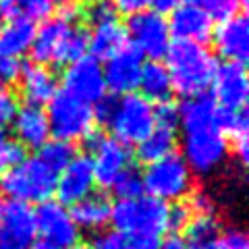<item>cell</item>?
I'll list each match as a JSON object with an SVG mask.
<instances>
[{
	"instance_id": "obj_39",
	"label": "cell",
	"mask_w": 249,
	"mask_h": 249,
	"mask_svg": "<svg viewBox=\"0 0 249 249\" xmlns=\"http://www.w3.org/2000/svg\"><path fill=\"white\" fill-rule=\"evenodd\" d=\"M108 2L116 15H124V17H133L150 9V0H108Z\"/></svg>"
},
{
	"instance_id": "obj_44",
	"label": "cell",
	"mask_w": 249,
	"mask_h": 249,
	"mask_svg": "<svg viewBox=\"0 0 249 249\" xmlns=\"http://www.w3.org/2000/svg\"><path fill=\"white\" fill-rule=\"evenodd\" d=\"M54 2H58L60 6H71V4H77L79 0H52V4H54Z\"/></svg>"
},
{
	"instance_id": "obj_28",
	"label": "cell",
	"mask_w": 249,
	"mask_h": 249,
	"mask_svg": "<svg viewBox=\"0 0 249 249\" xmlns=\"http://www.w3.org/2000/svg\"><path fill=\"white\" fill-rule=\"evenodd\" d=\"M52 0H0V15L9 19L42 21L52 15Z\"/></svg>"
},
{
	"instance_id": "obj_12",
	"label": "cell",
	"mask_w": 249,
	"mask_h": 249,
	"mask_svg": "<svg viewBox=\"0 0 249 249\" xmlns=\"http://www.w3.org/2000/svg\"><path fill=\"white\" fill-rule=\"evenodd\" d=\"M36 239V210L21 201H0V249H31Z\"/></svg>"
},
{
	"instance_id": "obj_38",
	"label": "cell",
	"mask_w": 249,
	"mask_h": 249,
	"mask_svg": "<svg viewBox=\"0 0 249 249\" xmlns=\"http://www.w3.org/2000/svg\"><path fill=\"white\" fill-rule=\"evenodd\" d=\"M218 249H249V239L245 235V231L227 229L224 232H220Z\"/></svg>"
},
{
	"instance_id": "obj_21",
	"label": "cell",
	"mask_w": 249,
	"mask_h": 249,
	"mask_svg": "<svg viewBox=\"0 0 249 249\" xmlns=\"http://www.w3.org/2000/svg\"><path fill=\"white\" fill-rule=\"evenodd\" d=\"M88 34V52L93 58H108L127 44V31L121 25L119 17L91 23Z\"/></svg>"
},
{
	"instance_id": "obj_30",
	"label": "cell",
	"mask_w": 249,
	"mask_h": 249,
	"mask_svg": "<svg viewBox=\"0 0 249 249\" xmlns=\"http://www.w3.org/2000/svg\"><path fill=\"white\" fill-rule=\"evenodd\" d=\"M187 2L199 6L201 11H206L212 21H224L229 17H235L241 13L247 0H187Z\"/></svg>"
},
{
	"instance_id": "obj_18",
	"label": "cell",
	"mask_w": 249,
	"mask_h": 249,
	"mask_svg": "<svg viewBox=\"0 0 249 249\" xmlns=\"http://www.w3.org/2000/svg\"><path fill=\"white\" fill-rule=\"evenodd\" d=\"M168 29H170V36H175L181 42L204 44L206 40L212 37L214 21L199 6L191 2H181L170 11Z\"/></svg>"
},
{
	"instance_id": "obj_23",
	"label": "cell",
	"mask_w": 249,
	"mask_h": 249,
	"mask_svg": "<svg viewBox=\"0 0 249 249\" xmlns=\"http://www.w3.org/2000/svg\"><path fill=\"white\" fill-rule=\"evenodd\" d=\"M36 37V23L29 19H9L0 25V56L21 58Z\"/></svg>"
},
{
	"instance_id": "obj_13",
	"label": "cell",
	"mask_w": 249,
	"mask_h": 249,
	"mask_svg": "<svg viewBox=\"0 0 249 249\" xmlns=\"http://www.w3.org/2000/svg\"><path fill=\"white\" fill-rule=\"evenodd\" d=\"M62 85H65L62 91L71 93L73 98L89 106L104 100L108 91L104 81V69L100 60L93 56H83L71 62L62 73Z\"/></svg>"
},
{
	"instance_id": "obj_9",
	"label": "cell",
	"mask_w": 249,
	"mask_h": 249,
	"mask_svg": "<svg viewBox=\"0 0 249 249\" xmlns=\"http://www.w3.org/2000/svg\"><path fill=\"white\" fill-rule=\"evenodd\" d=\"M131 46L150 60H158L166 54L170 48V29H168V19L166 15H162L154 9H147L143 13H137L133 17H129L127 27Z\"/></svg>"
},
{
	"instance_id": "obj_20",
	"label": "cell",
	"mask_w": 249,
	"mask_h": 249,
	"mask_svg": "<svg viewBox=\"0 0 249 249\" xmlns=\"http://www.w3.org/2000/svg\"><path fill=\"white\" fill-rule=\"evenodd\" d=\"M19 89L25 102L31 106L48 104L58 91V79L50 67L44 65H25L19 77Z\"/></svg>"
},
{
	"instance_id": "obj_1",
	"label": "cell",
	"mask_w": 249,
	"mask_h": 249,
	"mask_svg": "<svg viewBox=\"0 0 249 249\" xmlns=\"http://www.w3.org/2000/svg\"><path fill=\"white\" fill-rule=\"evenodd\" d=\"M178 127L183 129L181 156L191 173L212 175L229 156V142L218 127V106L212 98H187L178 106Z\"/></svg>"
},
{
	"instance_id": "obj_27",
	"label": "cell",
	"mask_w": 249,
	"mask_h": 249,
	"mask_svg": "<svg viewBox=\"0 0 249 249\" xmlns=\"http://www.w3.org/2000/svg\"><path fill=\"white\" fill-rule=\"evenodd\" d=\"M183 239L189 249H218L220 241V222L214 214L193 216L183 229Z\"/></svg>"
},
{
	"instance_id": "obj_26",
	"label": "cell",
	"mask_w": 249,
	"mask_h": 249,
	"mask_svg": "<svg viewBox=\"0 0 249 249\" xmlns=\"http://www.w3.org/2000/svg\"><path fill=\"white\" fill-rule=\"evenodd\" d=\"M175 147H177V129L156 124L150 133L135 145V156L143 164H150V162H156L168 154H173Z\"/></svg>"
},
{
	"instance_id": "obj_35",
	"label": "cell",
	"mask_w": 249,
	"mask_h": 249,
	"mask_svg": "<svg viewBox=\"0 0 249 249\" xmlns=\"http://www.w3.org/2000/svg\"><path fill=\"white\" fill-rule=\"evenodd\" d=\"M23 62L21 58H13V56H0V85H11L19 83V77L23 73Z\"/></svg>"
},
{
	"instance_id": "obj_10",
	"label": "cell",
	"mask_w": 249,
	"mask_h": 249,
	"mask_svg": "<svg viewBox=\"0 0 249 249\" xmlns=\"http://www.w3.org/2000/svg\"><path fill=\"white\" fill-rule=\"evenodd\" d=\"M85 145H88V152H89L88 158L91 162L96 185L112 187L116 178L131 166L129 147L123 145L121 142H116L112 135L93 131V133L85 139Z\"/></svg>"
},
{
	"instance_id": "obj_15",
	"label": "cell",
	"mask_w": 249,
	"mask_h": 249,
	"mask_svg": "<svg viewBox=\"0 0 249 249\" xmlns=\"http://www.w3.org/2000/svg\"><path fill=\"white\" fill-rule=\"evenodd\" d=\"M142 67L143 56L131 44H124L121 50H116L112 56L106 58V65H102L106 89L112 91L114 96L133 93L139 85Z\"/></svg>"
},
{
	"instance_id": "obj_33",
	"label": "cell",
	"mask_w": 249,
	"mask_h": 249,
	"mask_svg": "<svg viewBox=\"0 0 249 249\" xmlns=\"http://www.w3.org/2000/svg\"><path fill=\"white\" fill-rule=\"evenodd\" d=\"M19 108L21 106H19L17 93L11 88H6V85H0V131L13 123Z\"/></svg>"
},
{
	"instance_id": "obj_16",
	"label": "cell",
	"mask_w": 249,
	"mask_h": 249,
	"mask_svg": "<svg viewBox=\"0 0 249 249\" xmlns=\"http://www.w3.org/2000/svg\"><path fill=\"white\" fill-rule=\"evenodd\" d=\"M214 50L224 62L245 65L249 58V23L243 13L220 21L212 31Z\"/></svg>"
},
{
	"instance_id": "obj_25",
	"label": "cell",
	"mask_w": 249,
	"mask_h": 249,
	"mask_svg": "<svg viewBox=\"0 0 249 249\" xmlns=\"http://www.w3.org/2000/svg\"><path fill=\"white\" fill-rule=\"evenodd\" d=\"M137 88L142 89V96L150 100L152 104L154 102H158V104L168 102L170 93H173V83H170L164 62H160V60L143 62Z\"/></svg>"
},
{
	"instance_id": "obj_45",
	"label": "cell",
	"mask_w": 249,
	"mask_h": 249,
	"mask_svg": "<svg viewBox=\"0 0 249 249\" xmlns=\"http://www.w3.org/2000/svg\"><path fill=\"white\" fill-rule=\"evenodd\" d=\"M31 249H54V247H50V245H46V243H42V241H40V243H36L34 247H31Z\"/></svg>"
},
{
	"instance_id": "obj_7",
	"label": "cell",
	"mask_w": 249,
	"mask_h": 249,
	"mask_svg": "<svg viewBox=\"0 0 249 249\" xmlns=\"http://www.w3.org/2000/svg\"><path fill=\"white\" fill-rule=\"evenodd\" d=\"M143 191L150 197H156L164 204L181 201L191 193L193 187V173L187 166L181 154H168L164 158L145 164L142 173Z\"/></svg>"
},
{
	"instance_id": "obj_32",
	"label": "cell",
	"mask_w": 249,
	"mask_h": 249,
	"mask_svg": "<svg viewBox=\"0 0 249 249\" xmlns=\"http://www.w3.org/2000/svg\"><path fill=\"white\" fill-rule=\"evenodd\" d=\"M23 158H25V150L17 142L6 137L4 131H0V178L6 173V168L17 164Z\"/></svg>"
},
{
	"instance_id": "obj_29",
	"label": "cell",
	"mask_w": 249,
	"mask_h": 249,
	"mask_svg": "<svg viewBox=\"0 0 249 249\" xmlns=\"http://www.w3.org/2000/svg\"><path fill=\"white\" fill-rule=\"evenodd\" d=\"M75 156H77V154H75L73 143L62 142V139H48V142H46V143L40 147V158H42L56 175L75 158Z\"/></svg>"
},
{
	"instance_id": "obj_43",
	"label": "cell",
	"mask_w": 249,
	"mask_h": 249,
	"mask_svg": "<svg viewBox=\"0 0 249 249\" xmlns=\"http://www.w3.org/2000/svg\"><path fill=\"white\" fill-rule=\"evenodd\" d=\"M183 0H150V6H154V11H158V13H170L175 9V6H178Z\"/></svg>"
},
{
	"instance_id": "obj_4",
	"label": "cell",
	"mask_w": 249,
	"mask_h": 249,
	"mask_svg": "<svg viewBox=\"0 0 249 249\" xmlns=\"http://www.w3.org/2000/svg\"><path fill=\"white\" fill-rule=\"evenodd\" d=\"M168 212L170 206L164 201L150 196H139L112 204L110 222L116 232L129 239L160 241V237L168 232Z\"/></svg>"
},
{
	"instance_id": "obj_31",
	"label": "cell",
	"mask_w": 249,
	"mask_h": 249,
	"mask_svg": "<svg viewBox=\"0 0 249 249\" xmlns=\"http://www.w3.org/2000/svg\"><path fill=\"white\" fill-rule=\"evenodd\" d=\"M110 189L114 191V196L119 199H133L143 196V183H142V173L135 170L133 166H129L124 173L112 183Z\"/></svg>"
},
{
	"instance_id": "obj_11",
	"label": "cell",
	"mask_w": 249,
	"mask_h": 249,
	"mask_svg": "<svg viewBox=\"0 0 249 249\" xmlns=\"http://www.w3.org/2000/svg\"><path fill=\"white\" fill-rule=\"evenodd\" d=\"M36 229L42 243L54 249H71L79 243L81 231L71 216V210L56 199H48L36 210Z\"/></svg>"
},
{
	"instance_id": "obj_17",
	"label": "cell",
	"mask_w": 249,
	"mask_h": 249,
	"mask_svg": "<svg viewBox=\"0 0 249 249\" xmlns=\"http://www.w3.org/2000/svg\"><path fill=\"white\" fill-rule=\"evenodd\" d=\"M93 187H96V177H93L89 158L88 156H75L56 175L54 196L58 197L56 201H60L62 206H75L77 201L93 193Z\"/></svg>"
},
{
	"instance_id": "obj_24",
	"label": "cell",
	"mask_w": 249,
	"mask_h": 249,
	"mask_svg": "<svg viewBox=\"0 0 249 249\" xmlns=\"http://www.w3.org/2000/svg\"><path fill=\"white\" fill-rule=\"evenodd\" d=\"M218 127H220L222 135L227 137L229 145H232V154L247 164L249 158V143H247V133L249 124L245 110H220L218 108Z\"/></svg>"
},
{
	"instance_id": "obj_42",
	"label": "cell",
	"mask_w": 249,
	"mask_h": 249,
	"mask_svg": "<svg viewBox=\"0 0 249 249\" xmlns=\"http://www.w3.org/2000/svg\"><path fill=\"white\" fill-rule=\"evenodd\" d=\"M158 247V241L154 239H129L127 237V245L124 249H156Z\"/></svg>"
},
{
	"instance_id": "obj_5",
	"label": "cell",
	"mask_w": 249,
	"mask_h": 249,
	"mask_svg": "<svg viewBox=\"0 0 249 249\" xmlns=\"http://www.w3.org/2000/svg\"><path fill=\"white\" fill-rule=\"evenodd\" d=\"M56 187V173L46 164L40 156L23 158L6 168L0 178V189L11 201L21 204H44L52 199Z\"/></svg>"
},
{
	"instance_id": "obj_6",
	"label": "cell",
	"mask_w": 249,
	"mask_h": 249,
	"mask_svg": "<svg viewBox=\"0 0 249 249\" xmlns=\"http://www.w3.org/2000/svg\"><path fill=\"white\" fill-rule=\"evenodd\" d=\"M104 124H108L116 142L127 147L137 145L156 127L154 104L135 91L121 98H112L110 112Z\"/></svg>"
},
{
	"instance_id": "obj_41",
	"label": "cell",
	"mask_w": 249,
	"mask_h": 249,
	"mask_svg": "<svg viewBox=\"0 0 249 249\" xmlns=\"http://www.w3.org/2000/svg\"><path fill=\"white\" fill-rule=\"evenodd\" d=\"M156 249H189L187 247V243H185V239L181 237V235H166L162 241H158V247Z\"/></svg>"
},
{
	"instance_id": "obj_2",
	"label": "cell",
	"mask_w": 249,
	"mask_h": 249,
	"mask_svg": "<svg viewBox=\"0 0 249 249\" xmlns=\"http://www.w3.org/2000/svg\"><path fill=\"white\" fill-rule=\"evenodd\" d=\"M164 58L173 91H177L181 98L187 100L204 96L206 89L212 85L218 62L214 52L204 44L177 40L175 44H170Z\"/></svg>"
},
{
	"instance_id": "obj_14",
	"label": "cell",
	"mask_w": 249,
	"mask_h": 249,
	"mask_svg": "<svg viewBox=\"0 0 249 249\" xmlns=\"http://www.w3.org/2000/svg\"><path fill=\"white\" fill-rule=\"evenodd\" d=\"M214 102L220 110H245L249 100V77L245 65L224 62L218 65L212 79Z\"/></svg>"
},
{
	"instance_id": "obj_19",
	"label": "cell",
	"mask_w": 249,
	"mask_h": 249,
	"mask_svg": "<svg viewBox=\"0 0 249 249\" xmlns=\"http://www.w3.org/2000/svg\"><path fill=\"white\" fill-rule=\"evenodd\" d=\"M13 142H17L23 150H40V147L52 137L48 116L42 106L25 104L19 108L11 123Z\"/></svg>"
},
{
	"instance_id": "obj_37",
	"label": "cell",
	"mask_w": 249,
	"mask_h": 249,
	"mask_svg": "<svg viewBox=\"0 0 249 249\" xmlns=\"http://www.w3.org/2000/svg\"><path fill=\"white\" fill-rule=\"evenodd\" d=\"M127 237L116 231H100L89 243L91 249H124Z\"/></svg>"
},
{
	"instance_id": "obj_34",
	"label": "cell",
	"mask_w": 249,
	"mask_h": 249,
	"mask_svg": "<svg viewBox=\"0 0 249 249\" xmlns=\"http://www.w3.org/2000/svg\"><path fill=\"white\" fill-rule=\"evenodd\" d=\"M187 212L189 216H206V214H214V201L212 197L208 196L206 191H191L189 196L185 197V204Z\"/></svg>"
},
{
	"instance_id": "obj_46",
	"label": "cell",
	"mask_w": 249,
	"mask_h": 249,
	"mask_svg": "<svg viewBox=\"0 0 249 249\" xmlns=\"http://www.w3.org/2000/svg\"><path fill=\"white\" fill-rule=\"evenodd\" d=\"M71 249H91V247H89V243H77V245H73Z\"/></svg>"
},
{
	"instance_id": "obj_40",
	"label": "cell",
	"mask_w": 249,
	"mask_h": 249,
	"mask_svg": "<svg viewBox=\"0 0 249 249\" xmlns=\"http://www.w3.org/2000/svg\"><path fill=\"white\" fill-rule=\"evenodd\" d=\"M189 220L191 216L185 206H173L168 212V231H183Z\"/></svg>"
},
{
	"instance_id": "obj_8",
	"label": "cell",
	"mask_w": 249,
	"mask_h": 249,
	"mask_svg": "<svg viewBox=\"0 0 249 249\" xmlns=\"http://www.w3.org/2000/svg\"><path fill=\"white\" fill-rule=\"evenodd\" d=\"M46 116L50 124V135L69 143L85 142L96 131L93 108L67 91H56V96L48 102Z\"/></svg>"
},
{
	"instance_id": "obj_22",
	"label": "cell",
	"mask_w": 249,
	"mask_h": 249,
	"mask_svg": "<svg viewBox=\"0 0 249 249\" xmlns=\"http://www.w3.org/2000/svg\"><path fill=\"white\" fill-rule=\"evenodd\" d=\"M112 204L102 193H89L88 197L77 201L71 210V216L79 231H102L110 222Z\"/></svg>"
},
{
	"instance_id": "obj_36",
	"label": "cell",
	"mask_w": 249,
	"mask_h": 249,
	"mask_svg": "<svg viewBox=\"0 0 249 249\" xmlns=\"http://www.w3.org/2000/svg\"><path fill=\"white\" fill-rule=\"evenodd\" d=\"M154 119L158 127H168V129H177L178 127V106L173 102H160L158 106H154Z\"/></svg>"
},
{
	"instance_id": "obj_47",
	"label": "cell",
	"mask_w": 249,
	"mask_h": 249,
	"mask_svg": "<svg viewBox=\"0 0 249 249\" xmlns=\"http://www.w3.org/2000/svg\"><path fill=\"white\" fill-rule=\"evenodd\" d=\"M89 2H93V0H89Z\"/></svg>"
},
{
	"instance_id": "obj_3",
	"label": "cell",
	"mask_w": 249,
	"mask_h": 249,
	"mask_svg": "<svg viewBox=\"0 0 249 249\" xmlns=\"http://www.w3.org/2000/svg\"><path fill=\"white\" fill-rule=\"evenodd\" d=\"M29 52L36 65L69 67L71 62L88 56V34L79 25L60 17L44 19L42 27H36Z\"/></svg>"
}]
</instances>
